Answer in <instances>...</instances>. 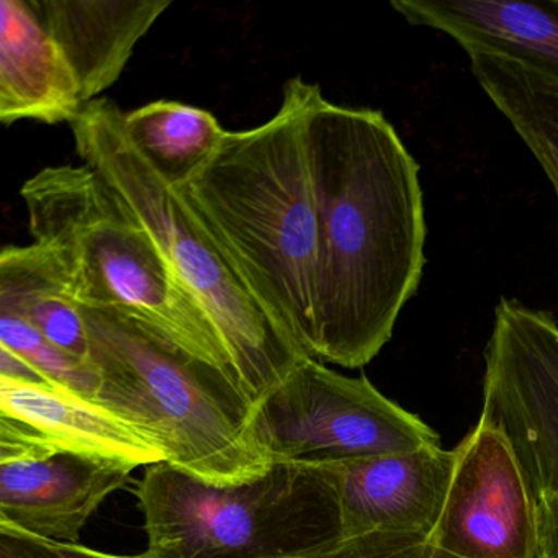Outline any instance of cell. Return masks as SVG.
<instances>
[{
	"instance_id": "cell-1",
	"label": "cell",
	"mask_w": 558,
	"mask_h": 558,
	"mask_svg": "<svg viewBox=\"0 0 558 558\" xmlns=\"http://www.w3.org/2000/svg\"><path fill=\"white\" fill-rule=\"evenodd\" d=\"M308 145L318 207L312 354L364 367L423 279L420 165L380 110L338 106L322 89Z\"/></svg>"
},
{
	"instance_id": "cell-2",
	"label": "cell",
	"mask_w": 558,
	"mask_h": 558,
	"mask_svg": "<svg viewBox=\"0 0 558 558\" xmlns=\"http://www.w3.org/2000/svg\"><path fill=\"white\" fill-rule=\"evenodd\" d=\"M318 90L302 77L287 81L279 112L269 122L225 133L214 158L174 189L308 357L318 256L308 122Z\"/></svg>"
},
{
	"instance_id": "cell-3",
	"label": "cell",
	"mask_w": 558,
	"mask_h": 558,
	"mask_svg": "<svg viewBox=\"0 0 558 558\" xmlns=\"http://www.w3.org/2000/svg\"><path fill=\"white\" fill-rule=\"evenodd\" d=\"M81 310L100 378L94 403L161 450L166 462L211 485L269 472L274 462L254 434L253 401L233 377L140 319Z\"/></svg>"
},
{
	"instance_id": "cell-4",
	"label": "cell",
	"mask_w": 558,
	"mask_h": 558,
	"mask_svg": "<svg viewBox=\"0 0 558 558\" xmlns=\"http://www.w3.org/2000/svg\"><path fill=\"white\" fill-rule=\"evenodd\" d=\"M123 117L113 100L86 104L71 123L77 155L151 238L179 286L210 319L238 384L256 407L308 355L260 305L181 195L133 146Z\"/></svg>"
},
{
	"instance_id": "cell-5",
	"label": "cell",
	"mask_w": 558,
	"mask_h": 558,
	"mask_svg": "<svg viewBox=\"0 0 558 558\" xmlns=\"http://www.w3.org/2000/svg\"><path fill=\"white\" fill-rule=\"evenodd\" d=\"M21 195L34 243L54 257L77 305L140 319L238 384L210 319L93 169H41Z\"/></svg>"
},
{
	"instance_id": "cell-6",
	"label": "cell",
	"mask_w": 558,
	"mask_h": 558,
	"mask_svg": "<svg viewBox=\"0 0 558 558\" xmlns=\"http://www.w3.org/2000/svg\"><path fill=\"white\" fill-rule=\"evenodd\" d=\"M135 493L145 558H296L342 541L338 465L274 462L251 482L218 486L161 462Z\"/></svg>"
},
{
	"instance_id": "cell-7",
	"label": "cell",
	"mask_w": 558,
	"mask_h": 558,
	"mask_svg": "<svg viewBox=\"0 0 558 558\" xmlns=\"http://www.w3.org/2000/svg\"><path fill=\"white\" fill-rule=\"evenodd\" d=\"M253 427L272 462L331 466L440 446L416 414L308 357L254 407Z\"/></svg>"
},
{
	"instance_id": "cell-8",
	"label": "cell",
	"mask_w": 558,
	"mask_h": 558,
	"mask_svg": "<svg viewBox=\"0 0 558 558\" xmlns=\"http://www.w3.org/2000/svg\"><path fill=\"white\" fill-rule=\"evenodd\" d=\"M478 424L505 437L535 502L558 495V323L550 313L499 300Z\"/></svg>"
},
{
	"instance_id": "cell-9",
	"label": "cell",
	"mask_w": 558,
	"mask_h": 558,
	"mask_svg": "<svg viewBox=\"0 0 558 558\" xmlns=\"http://www.w3.org/2000/svg\"><path fill=\"white\" fill-rule=\"evenodd\" d=\"M453 450L452 482L429 544L456 558H544L537 502L505 437L476 424Z\"/></svg>"
},
{
	"instance_id": "cell-10",
	"label": "cell",
	"mask_w": 558,
	"mask_h": 558,
	"mask_svg": "<svg viewBox=\"0 0 558 558\" xmlns=\"http://www.w3.org/2000/svg\"><path fill=\"white\" fill-rule=\"evenodd\" d=\"M71 452L149 466L161 450L87 398L51 384L0 377V460Z\"/></svg>"
},
{
	"instance_id": "cell-11",
	"label": "cell",
	"mask_w": 558,
	"mask_h": 558,
	"mask_svg": "<svg viewBox=\"0 0 558 558\" xmlns=\"http://www.w3.org/2000/svg\"><path fill=\"white\" fill-rule=\"evenodd\" d=\"M135 466L80 453L0 460V527L80 544L81 532Z\"/></svg>"
},
{
	"instance_id": "cell-12",
	"label": "cell",
	"mask_w": 558,
	"mask_h": 558,
	"mask_svg": "<svg viewBox=\"0 0 558 558\" xmlns=\"http://www.w3.org/2000/svg\"><path fill=\"white\" fill-rule=\"evenodd\" d=\"M338 466L342 541L372 532L429 537L446 505L456 450L423 447Z\"/></svg>"
},
{
	"instance_id": "cell-13",
	"label": "cell",
	"mask_w": 558,
	"mask_h": 558,
	"mask_svg": "<svg viewBox=\"0 0 558 558\" xmlns=\"http://www.w3.org/2000/svg\"><path fill=\"white\" fill-rule=\"evenodd\" d=\"M414 27L442 32L465 53H492L558 80V0H393Z\"/></svg>"
},
{
	"instance_id": "cell-14",
	"label": "cell",
	"mask_w": 558,
	"mask_h": 558,
	"mask_svg": "<svg viewBox=\"0 0 558 558\" xmlns=\"http://www.w3.org/2000/svg\"><path fill=\"white\" fill-rule=\"evenodd\" d=\"M76 74L31 2H0V122L58 125L83 112Z\"/></svg>"
},
{
	"instance_id": "cell-15",
	"label": "cell",
	"mask_w": 558,
	"mask_h": 558,
	"mask_svg": "<svg viewBox=\"0 0 558 558\" xmlns=\"http://www.w3.org/2000/svg\"><path fill=\"white\" fill-rule=\"evenodd\" d=\"M66 54L84 104L122 76L133 51L171 8L169 0H28Z\"/></svg>"
},
{
	"instance_id": "cell-16",
	"label": "cell",
	"mask_w": 558,
	"mask_h": 558,
	"mask_svg": "<svg viewBox=\"0 0 558 558\" xmlns=\"http://www.w3.org/2000/svg\"><path fill=\"white\" fill-rule=\"evenodd\" d=\"M0 312L17 315L51 344L89 361V336L83 310L71 296L54 257L38 244L2 250Z\"/></svg>"
},
{
	"instance_id": "cell-17",
	"label": "cell",
	"mask_w": 558,
	"mask_h": 558,
	"mask_svg": "<svg viewBox=\"0 0 558 558\" xmlns=\"http://www.w3.org/2000/svg\"><path fill=\"white\" fill-rule=\"evenodd\" d=\"M483 93L511 123L558 198V80L501 54H470Z\"/></svg>"
},
{
	"instance_id": "cell-18",
	"label": "cell",
	"mask_w": 558,
	"mask_h": 558,
	"mask_svg": "<svg viewBox=\"0 0 558 558\" xmlns=\"http://www.w3.org/2000/svg\"><path fill=\"white\" fill-rule=\"evenodd\" d=\"M126 136L156 174L181 187L191 181L223 142L214 113L174 100H156L123 117Z\"/></svg>"
},
{
	"instance_id": "cell-19",
	"label": "cell",
	"mask_w": 558,
	"mask_h": 558,
	"mask_svg": "<svg viewBox=\"0 0 558 558\" xmlns=\"http://www.w3.org/2000/svg\"><path fill=\"white\" fill-rule=\"evenodd\" d=\"M0 345L21 355L48 384L66 388L90 401L96 398L100 378L94 365L51 344L17 315L0 312Z\"/></svg>"
},
{
	"instance_id": "cell-20",
	"label": "cell",
	"mask_w": 558,
	"mask_h": 558,
	"mask_svg": "<svg viewBox=\"0 0 558 558\" xmlns=\"http://www.w3.org/2000/svg\"><path fill=\"white\" fill-rule=\"evenodd\" d=\"M296 558H456L439 550L427 535L407 532H372L345 538L332 547Z\"/></svg>"
},
{
	"instance_id": "cell-21",
	"label": "cell",
	"mask_w": 558,
	"mask_h": 558,
	"mask_svg": "<svg viewBox=\"0 0 558 558\" xmlns=\"http://www.w3.org/2000/svg\"><path fill=\"white\" fill-rule=\"evenodd\" d=\"M0 558H145V555L125 557L106 554L83 544L45 541L12 529L0 527Z\"/></svg>"
},
{
	"instance_id": "cell-22",
	"label": "cell",
	"mask_w": 558,
	"mask_h": 558,
	"mask_svg": "<svg viewBox=\"0 0 558 558\" xmlns=\"http://www.w3.org/2000/svg\"><path fill=\"white\" fill-rule=\"evenodd\" d=\"M544 558H558V495L547 496L537 502Z\"/></svg>"
},
{
	"instance_id": "cell-23",
	"label": "cell",
	"mask_w": 558,
	"mask_h": 558,
	"mask_svg": "<svg viewBox=\"0 0 558 558\" xmlns=\"http://www.w3.org/2000/svg\"><path fill=\"white\" fill-rule=\"evenodd\" d=\"M0 377L12 380L35 381V384H48L28 362L11 349L0 345Z\"/></svg>"
}]
</instances>
